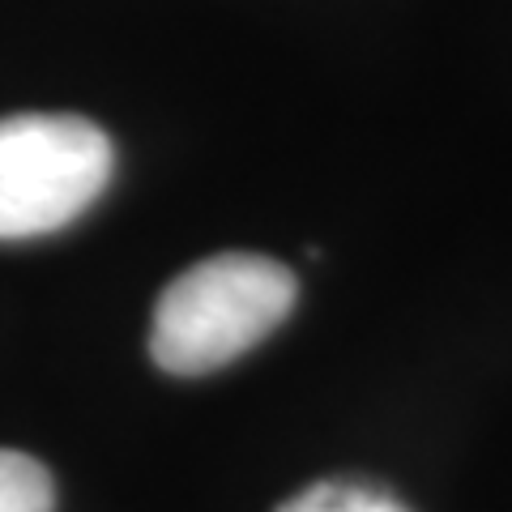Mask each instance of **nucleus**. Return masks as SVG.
Masks as SVG:
<instances>
[{
	"mask_svg": "<svg viewBox=\"0 0 512 512\" xmlns=\"http://www.w3.org/2000/svg\"><path fill=\"white\" fill-rule=\"evenodd\" d=\"M299 299L286 265L256 252H222L188 265L150 320V355L171 376H205L261 346Z\"/></svg>",
	"mask_w": 512,
	"mask_h": 512,
	"instance_id": "obj_1",
	"label": "nucleus"
},
{
	"mask_svg": "<svg viewBox=\"0 0 512 512\" xmlns=\"http://www.w3.org/2000/svg\"><path fill=\"white\" fill-rule=\"evenodd\" d=\"M116 150L99 124L82 116L0 120V239H35L77 222L103 197Z\"/></svg>",
	"mask_w": 512,
	"mask_h": 512,
	"instance_id": "obj_2",
	"label": "nucleus"
},
{
	"mask_svg": "<svg viewBox=\"0 0 512 512\" xmlns=\"http://www.w3.org/2000/svg\"><path fill=\"white\" fill-rule=\"evenodd\" d=\"M274 512H410L393 491L359 478H325V483L303 487Z\"/></svg>",
	"mask_w": 512,
	"mask_h": 512,
	"instance_id": "obj_3",
	"label": "nucleus"
},
{
	"mask_svg": "<svg viewBox=\"0 0 512 512\" xmlns=\"http://www.w3.org/2000/svg\"><path fill=\"white\" fill-rule=\"evenodd\" d=\"M56 487L43 461L0 448V512H52Z\"/></svg>",
	"mask_w": 512,
	"mask_h": 512,
	"instance_id": "obj_4",
	"label": "nucleus"
}]
</instances>
